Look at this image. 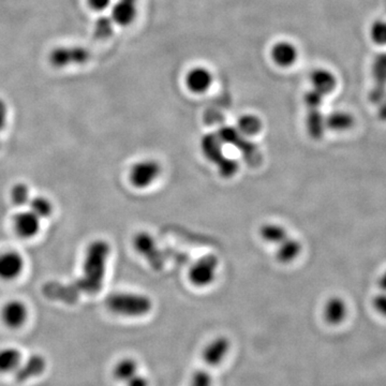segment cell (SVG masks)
I'll return each instance as SVG.
<instances>
[{
    "label": "cell",
    "mask_w": 386,
    "mask_h": 386,
    "mask_svg": "<svg viewBox=\"0 0 386 386\" xmlns=\"http://www.w3.org/2000/svg\"><path fill=\"white\" fill-rule=\"evenodd\" d=\"M1 315H3L4 322L9 328H18L26 321L27 309L23 303L10 302L4 307Z\"/></svg>",
    "instance_id": "obj_20"
},
{
    "label": "cell",
    "mask_w": 386,
    "mask_h": 386,
    "mask_svg": "<svg viewBox=\"0 0 386 386\" xmlns=\"http://www.w3.org/2000/svg\"><path fill=\"white\" fill-rule=\"evenodd\" d=\"M46 362L41 355H31L26 362L20 365L16 370V380L20 383L41 375L46 369Z\"/></svg>",
    "instance_id": "obj_19"
},
{
    "label": "cell",
    "mask_w": 386,
    "mask_h": 386,
    "mask_svg": "<svg viewBox=\"0 0 386 386\" xmlns=\"http://www.w3.org/2000/svg\"><path fill=\"white\" fill-rule=\"evenodd\" d=\"M114 22L111 16H100L93 26V37L98 40H107L113 35Z\"/></svg>",
    "instance_id": "obj_27"
},
{
    "label": "cell",
    "mask_w": 386,
    "mask_h": 386,
    "mask_svg": "<svg viewBox=\"0 0 386 386\" xmlns=\"http://www.w3.org/2000/svg\"><path fill=\"white\" fill-rule=\"evenodd\" d=\"M222 143L218 135L209 133L205 135L201 142L203 154L212 162L217 165L220 175L224 177H232L239 169V165L234 159L226 158L222 152Z\"/></svg>",
    "instance_id": "obj_3"
},
{
    "label": "cell",
    "mask_w": 386,
    "mask_h": 386,
    "mask_svg": "<svg viewBox=\"0 0 386 386\" xmlns=\"http://www.w3.org/2000/svg\"><path fill=\"white\" fill-rule=\"evenodd\" d=\"M133 245H135V250L141 256L147 259L152 268L160 269L162 267L163 259L161 258L159 248L157 247L155 239L148 233L142 232L135 235V239H133Z\"/></svg>",
    "instance_id": "obj_9"
},
{
    "label": "cell",
    "mask_w": 386,
    "mask_h": 386,
    "mask_svg": "<svg viewBox=\"0 0 386 386\" xmlns=\"http://www.w3.org/2000/svg\"><path fill=\"white\" fill-rule=\"evenodd\" d=\"M324 95L315 91V89L307 91L304 95L305 105L307 110L308 109H321L323 105Z\"/></svg>",
    "instance_id": "obj_31"
},
{
    "label": "cell",
    "mask_w": 386,
    "mask_h": 386,
    "mask_svg": "<svg viewBox=\"0 0 386 386\" xmlns=\"http://www.w3.org/2000/svg\"><path fill=\"white\" fill-rule=\"evenodd\" d=\"M108 309L116 315L125 317H141L147 315L152 308V300L137 293H115L105 301Z\"/></svg>",
    "instance_id": "obj_2"
},
{
    "label": "cell",
    "mask_w": 386,
    "mask_h": 386,
    "mask_svg": "<svg viewBox=\"0 0 386 386\" xmlns=\"http://www.w3.org/2000/svg\"><path fill=\"white\" fill-rule=\"evenodd\" d=\"M16 232L25 239L35 236L40 229V218L33 212H22L14 218Z\"/></svg>",
    "instance_id": "obj_18"
},
{
    "label": "cell",
    "mask_w": 386,
    "mask_h": 386,
    "mask_svg": "<svg viewBox=\"0 0 386 386\" xmlns=\"http://www.w3.org/2000/svg\"><path fill=\"white\" fill-rule=\"evenodd\" d=\"M373 307L380 315L386 317V292L377 294L372 301Z\"/></svg>",
    "instance_id": "obj_33"
},
{
    "label": "cell",
    "mask_w": 386,
    "mask_h": 386,
    "mask_svg": "<svg viewBox=\"0 0 386 386\" xmlns=\"http://www.w3.org/2000/svg\"><path fill=\"white\" fill-rule=\"evenodd\" d=\"M161 174L158 161L152 159L139 161L131 167L129 180L137 189H144L154 184Z\"/></svg>",
    "instance_id": "obj_5"
},
{
    "label": "cell",
    "mask_w": 386,
    "mask_h": 386,
    "mask_svg": "<svg viewBox=\"0 0 386 386\" xmlns=\"http://www.w3.org/2000/svg\"><path fill=\"white\" fill-rule=\"evenodd\" d=\"M307 132L311 139L321 140L326 130L325 116L321 109H308L306 116Z\"/></svg>",
    "instance_id": "obj_22"
},
{
    "label": "cell",
    "mask_w": 386,
    "mask_h": 386,
    "mask_svg": "<svg viewBox=\"0 0 386 386\" xmlns=\"http://www.w3.org/2000/svg\"><path fill=\"white\" fill-rule=\"evenodd\" d=\"M24 267L22 256L16 252H7L0 256V278L11 280L18 277Z\"/></svg>",
    "instance_id": "obj_17"
},
{
    "label": "cell",
    "mask_w": 386,
    "mask_h": 386,
    "mask_svg": "<svg viewBox=\"0 0 386 386\" xmlns=\"http://www.w3.org/2000/svg\"><path fill=\"white\" fill-rule=\"evenodd\" d=\"M311 83L313 89L325 97L336 89L337 78L330 70L317 68L311 73Z\"/></svg>",
    "instance_id": "obj_14"
},
{
    "label": "cell",
    "mask_w": 386,
    "mask_h": 386,
    "mask_svg": "<svg viewBox=\"0 0 386 386\" xmlns=\"http://www.w3.org/2000/svg\"><path fill=\"white\" fill-rule=\"evenodd\" d=\"M29 209L40 219L48 217L51 213H52V205H51V203L46 199L42 198V197H37V198L31 200V202H29Z\"/></svg>",
    "instance_id": "obj_29"
},
{
    "label": "cell",
    "mask_w": 386,
    "mask_h": 386,
    "mask_svg": "<svg viewBox=\"0 0 386 386\" xmlns=\"http://www.w3.org/2000/svg\"><path fill=\"white\" fill-rule=\"evenodd\" d=\"M114 377L127 386H148L147 379L140 375L137 364L132 358L120 360L114 368Z\"/></svg>",
    "instance_id": "obj_11"
},
{
    "label": "cell",
    "mask_w": 386,
    "mask_h": 386,
    "mask_svg": "<svg viewBox=\"0 0 386 386\" xmlns=\"http://www.w3.org/2000/svg\"><path fill=\"white\" fill-rule=\"evenodd\" d=\"M230 349V341L226 337L214 339L203 351V362L207 366L214 367L219 365Z\"/></svg>",
    "instance_id": "obj_15"
},
{
    "label": "cell",
    "mask_w": 386,
    "mask_h": 386,
    "mask_svg": "<svg viewBox=\"0 0 386 386\" xmlns=\"http://www.w3.org/2000/svg\"><path fill=\"white\" fill-rule=\"evenodd\" d=\"M214 82V76L209 68L197 66L191 68L184 76L187 88L193 93H207Z\"/></svg>",
    "instance_id": "obj_10"
},
{
    "label": "cell",
    "mask_w": 386,
    "mask_h": 386,
    "mask_svg": "<svg viewBox=\"0 0 386 386\" xmlns=\"http://www.w3.org/2000/svg\"><path fill=\"white\" fill-rule=\"evenodd\" d=\"M377 105H379L380 120H386V95L385 98H384Z\"/></svg>",
    "instance_id": "obj_36"
},
{
    "label": "cell",
    "mask_w": 386,
    "mask_h": 386,
    "mask_svg": "<svg viewBox=\"0 0 386 386\" xmlns=\"http://www.w3.org/2000/svg\"><path fill=\"white\" fill-rule=\"evenodd\" d=\"M379 286L382 288V291L386 292V271L379 278Z\"/></svg>",
    "instance_id": "obj_37"
},
{
    "label": "cell",
    "mask_w": 386,
    "mask_h": 386,
    "mask_svg": "<svg viewBox=\"0 0 386 386\" xmlns=\"http://www.w3.org/2000/svg\"><path fill=\"white\" fill-rule=\"evenodd\" d=\"M300 53L296 44L282 40L276 42L271 48V61L281 68L292 67L298 61Z\"/></svg>",
    "instance_id": "obj_13"
},
{
    "label": "cell",
    "mask_w": 386,
    "mask_h": 386,
    "mask_svg": "<svg viewBox=\"0 0 386 386\" xmlns=\"http://www.w3.org/2000/svg\"><path fill=\"white\" fill-rule=\"evenodd\" d=\"M218 137L221 140L222 143L233 144L235 147L239 148L243 152L244 157L248 161L252 163H258L260 159V152L258 147L251 142L246 140L245 135H241L237 128H231V127H224L220 129L217 133Z\"/></svg>",
    "instance_id": "obj_8"
},
{
    "label": "cell",
    "mask_w": 386,
    "mask_h": 386,
    "mask_svg": "<svg viewBox=\"0 0 386 386\" xmlns=\"http://www.w3.org/2000/svg\"><path fill=\"white\" fill-rule=\"evenodd\" d=\"M348 315V306L345 300L339 296L328 298L324 305L323 317L330 325H338L345 321Z\"/></svg>",
    "instance_id": "obj_16"
},
{
    "label": "cell",
    "mask_w": 386,
    "mask_h": 386,
    "mask_svg": "<svg viewBox=\"0 0 386 386\" xmlns=\"http://www.w3.org/2000/svg\"><path fill=\"white\" fill-rule=\"evenodd\" d=\"M21 355L19 350L14 348H5L0 350V372H11L16 371L21 365Z\"/></svg>",
    "instance_id": "obj_24"
},
{
    "label": "cell",
    "mask_w": 386,
    "mask_h": 386,
    "mask_svg": "<svg viewBox=\"0 0 386 386\" xmlns=\"http://www.w3.org/2000/svg\"><path fill=\"white\" fill-rule=\"evenodd\" d=\"M87 4L93 11L101 12L111 7L112 0H87Z\"/></svg>",
    "instance_id": "obj_34"
},
{
    "label": "cell",
    "mask_w": 386,
    "mask_h": 386,
    "mask_svg": "<svg viewBox=\"0 0 386 386\" xmlns=\"http://www.w3.org/2000/svg\"><path fill=\"white\" fill-rule=\"evenodd\" d=\"M371 41L379 46H386V21L375 20L369 29Z\"/></svg>",
    "instance_id": "obj_28"
},
{
    "label": "cell",
    "mask_w": 386,
    "mask_h": 386,
    "mask_svg": "<svg viewBox=\"0 0 386 386\" xmlns=\"http://www.w3.org/2000/svg\"><path fill=\"white\" fill-rule=\"evenodd\" d=\"M12 201L19 207H25L31 202V194L26 184H18L14 187L11 192Z\"/></svg>",
    "instance_id": "obj_30"
},
{
    "label": "cell",
    "mask_w": 386,
    "mask_h": 386,
    "mask_svg": "<svg viewBox=\"0 0 386 386\" xmlns=\"http://www.w3.org/2000/svg\"><path fill=\"white\" fill-rule=\"evenodd\" d=\"M8 108L5 101L0 99V131H3L7 124Z\"/></svg>",
    "instance_id": "obj_35"
},
{
    "label": "cell",
    "mask_w": 386,
    "mask_h": 386,
    "mask_svg": "<svg viewBox=\"0 0 386 386\" xmlns=\"http://www.w3.org/2000/svg\"><path fill=\"white\" fill-rule=\"evenodd\" d=\"M109 254L110 246L107 241H93L85 256L82 277L67 284L48 282L43 286L44 296L66 304H74L82 294L98 293L103 288Z\"/></svg>",
    "instance_id": "obj_1"
},
{
    "label": "cell",
    "mask_w": 386,
    "mask_h": 386,
    "mask_svg": "<svg viewBox=\"0 0 386 386\" xmlns=\"http://www.w3.org/2000/svg\"><path fill=\"white\" fill-rule=\"evenodd\" d=\"M301 252H302V244L298 239L288 236L278 245L276 256L279 262L288 264L296 261L300 256Z\"/></svg>",
    "instance_id": "obj_23"
},
{
    "label": "cell",
    "mask_w": 386,
    "mask_h": 386,
    "mask_svg": "<svg viewBox=\"0 0 386 386\" xmlns=\"http://www.w3.org/2000/svg\"><path fill=\"white\" fill-rule=\"evenodd\" d=\"M326 129L334 132H345L351 130L355 124V118L347 111H333L325 116Z\"/></svg>",
    "instance_id": "obj_21"
},
{
    "label": "cell",
    "mask_w": 386,
    "mask_h": 386,
    "mask_svg": "<svg viewBox=\"0 0 386 386\" xmlns=\"http://www.w3.org/2000/svg\"><path fill=\"white\" fill-rule=\"evenodd\" d=\"M260 234L265 241L277 246L282 243L286 237H288V231L286 230V228L276 224H264L261 228Z\"/></svg>",
    "instance_id": "obj_25"
},
{
    "label": "cell",
    "mask_w": 386,
    "mask_h": 386,
    "mask_svg": "<svg viewBox=\"0 0 386 386\" xmlns=\"http://www.w3.org/2000/svg\"><path fill=\"white\" fill-rule=\"evenodd\" d=\"M218 268L217 256H205L197 261L189 271V279L197 286H209L215 280Z\"/></svg>",
    "instance_id": "obj_7"
},
{
    "label": "cell",
    "mask_w": 386,
    "mask_h": 386,
    "mask_svg": "<svg viewBox=\"0 0 386 386\" xmlns=\"http://www.w3.org/2000/svg\"><path fill=\"white\" fill-rule=\"evenodd\" d=\"M236 128L245 137H252L260 132L262 129V122L258 116L247 114L239 118Z\"/></svg>",
    "instance_id": "obj_26"
},
{
    "label": "cell",
    "mask_w": 386,
    "mask_h": 386,
    "mask_svg": "<svg viewBox=\"0 0 386 386\" xmlns=\"http://www.w3.org/2000/svg\"><path fill=\"white\" fill-rule=\"evenodd\" d=\"M373 86L369 91V100L379 105L386 95V52L375 55L371 65Z\"/></svg>",
    "instance_id": "obj_6"
},
{
    "label": "cell",
    "mask_w": 386,
    "mask_h": 386,
    "mask_svg": "<svg viewBox=\"0 0 386 386\" xmlns=\"http://www.w3.org/2000/svg\"><path fill=\"white\" fill-rule=\"evenodd\" d=\"M190 386H212V377L209 371L205 368L197 371L192 375L191 379Z\"/></svg>",
    "instance_id": "obj_32"
},
{
    "label": "cell",
    "mask_w": 386,
    "mask_h": 386,
    "mask_svg": "<svg viewBox=\"0 0 386 386\" xmlns=\"http://www.w3.org/2000/svg\"><path fill=\"white\" fill-rule=\"evenodd\" d=\"M137 9L139 0H116L112 4L111 19L118 26H129L137 19Z\"/></svg>",
    "instance_id": "obj_12"
},
{
    "label": "cell",
    "mask_w": 386,
    "mask_h": 386,
    "mask_svg": "<svg viewBox=\"0 0 386 386\" xmlns=\"http://www.w3.org/2000/svg\"><path fill=\"white\" fill-rule=\"evenodd\" d=\"M89 58H90L89 51L80 46H58L51 51L48 55V61L55 68L84 65Z\"/></svg>",
    "instance_id": "obj_4"
}]
</instances>
